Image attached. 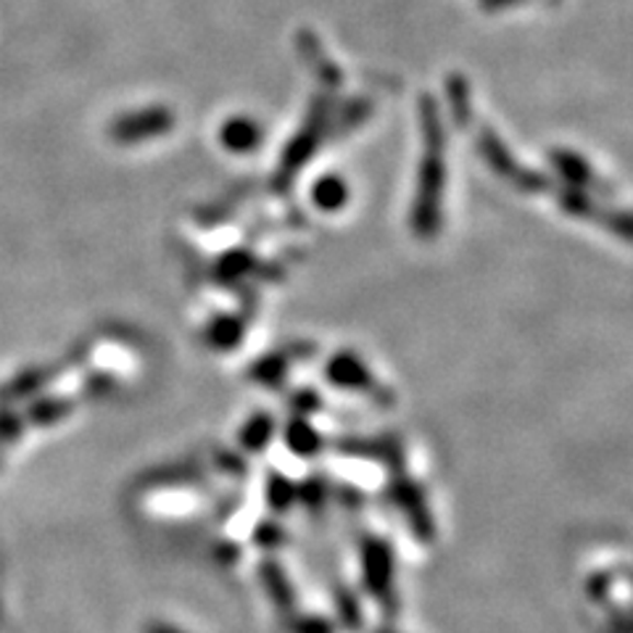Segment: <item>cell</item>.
<instances>
[{"label":"cell","instance_id":"6da1fadb","mask_svg":"<svg viewBox=\"0 0 633 633\" xmlns=\"http://www.w3.org/2000/svg\"><path fill=\"white\" fill-rule=\"evenodd\" d=\"M151 633H180V631L166 629V625H157V629H151Z\"/></svg>","mask_w":633,"mask_h":633}]
</instances>
